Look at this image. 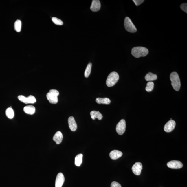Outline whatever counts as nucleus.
Masks as SVG:
<instances>
[{"mask_svg": "<svg viewBox=\"0 0 187 187\" xmlns=\"http://www.w3.org/2000/svg\"><path fill=\"white\" fill-rule=\"evenodd\" d=\"M123 153L121 151L115 150L111 152L110 156L112 159L115 160L121 157Z\"/></svg>", "mask_w": 187, "mask_h": 187, "instance_id": "nucleus-14", "label": "nucleus"}, {"mask_svg": "<svg viewBox=\"0 0 187 187\" xmlns=\"http://www.w3.org/2000/svg\"><path fill=\"white\" fill-rule=\"evenodd\" d=\"M175 126V122L173 120H171L165 124L164 127V130L166 132H170L174 129Z\"/></svg>", "mask_w": 187, "mask_h": 187, "instance_id": "nucleus-10", "label": "nucleus"}, {"mask_svg": "<svg viewBox=\"0 0 187 187\" xmlns=\"http://www.w3.org/2000/svg\"><path fill=\"white\" fill-rule=\"evenodd\" d=\"M126 122L124 119H122L118 123L116 126V131L120 135H122L126 131Z\"/></svg>", "mask_w": 187, "mask_h": 187, "instance_id": "nucleus-6", "label": "nucleus"}, {"mask_svg": "<svg viewBox=\"0 0 187 187\" xmlns=\"http://www.w3.org/2000/svg\"><path fill=\"white\" fill-rule=\"evenodd\" d=\"M111 187H122L121 185L116 182H113L111 184Z\"/></svg>", "mask_w": 187, "mask_h": 187, "instance_id": "nucleus-27", "label": "nucleus"}, {"mask_svg": "<svg viewBox=\"0 0 187 187\" xmlns=\"http://www.w3.org/2000/svg\"><path fill=\"white\" fill-rule=\"evenodd\" d=\"M96 102L99 104H109L111 103V100L107 98H97L96 99Z\"/></svg>", "mask_w": 187, "mask_h": 187, "instance_id": "nucleus-18", "label": "nucleus"}, {"mask_svg": "<svg viewBox=\"0 0 187 187\" xmlns=\"http://www.w3.org/2000/svg\"><path fill=\"white\" fill-rule=\"evenodd\" d=\"M154 86V84L153 82H148L146 87V90L147 92H151L153 90Z\"/></svg>", "mask_w": 187, "mask_h": 187, "instance_id": "nucleus-24", "label": "nucleus"}, {"mask_svg": "<svg viewBox=\"0 0 187 187\" xmlns=\"http://www.w3.org/2000/svg\"><path fill=\"white\" fill-rule=\"evenodd\" d=\"M63 136L62 133L60 131H58L56 132L54 135L53 139L56 142V144H59L62 142Z\"/></svg>", "mask_w": 187, "mask_h": 187, "instance_id": "nucleus-15", "label": "nucleus"}, {"mask_svg": "<svg viewBox=\"0 0 187 187\" xmlns=\"http://www.w3.org/2000/svg\"><path fill=\"white\" fill-rule=\"evenodd\" d=\"M124 25L125 29L128 32L134 33L136 32L137 31L135 26L132 22L131 19L128 17H126L125 19Z\"/></svg>", "mask_w": 187, "mask_h": 187, "instance_id": "nucleus-5", "label": "nucleus"}, {"mask_svg": "<svg viewBox=\"0 0 187 187\" xmlns=\"http://www.w3.org/2000/svg\"><path fill=\"white\" fill-rule=\"evenodd\" d=\"M6 114L7 117L10 119H13L14 116L13 109L10 107L7 109Z\"/></svg>", "mask_w": 187, "mask_h": 187, "instance_id": "nucleus-21", "label": "nucleus"}, {"mask_svg": "<svg viewBox=\"0 0 187 187\" xmlns=\"http://www.w3.org/2000/svg\"><path fill=\"white\" fill-rule=\"evenodd\" d=\"M171 84L175 90L179 91L181 86L180 79L178 74L175 72H172L170 76Z\"/></svg>", "mask_w": 187, "mask_h": 187, "instance_id": "nucleus-2", "label": "nucleus"}, {"mask_svg": "<svg viewBox=\"0 0 187 187\" xmlns=\"http://www.w3.org/2000/svg\"><path fill=\"white\" fill-rule=\"evenodd\" d=\"M119 76L117 73L113 72L111 73L107 77L106 84L109 87L114 86L119 80Z\"/></svg>", "mask_w": 187, "mask_h": 187, "instance_id": "nucleus-3", "label": "nucleus"}, {"mask_svg": "<svg viewBox=\"0 0 187 187\" xmlns=\"http://www.w3.org/2000/svg\"><path fill=\"white\" fill-rule=\"evenodd\" d=\"M172 120V119H170V120Z\"/></svg>", "mask_w": 187, "mask_h": 187, "instance_id": "nucleus-29", "label": "nucleus"}, {"mask_svg": "<svg viewBox=\"0 0 187 187\" xmlns=\"http://www.w3.org/2000/svg\"><path fill=\"white\" fill-rule=\"evenodd\" d=\"M91 66L92 64L91 63H89L88 64L87 67H86L85 72L84 76L86 78H88L89 76L91 71Z\"/></svg>", "mask_w": 187, "mask_h": 187, "instance_id": "nucleus-23", "label": "nucleus"}, {"mask_svg": "<svg viewBox=\"0 0 187 187\" xmlns=\"http://www.w3.org/2000/svg\"><path fill=\"white\" fill-rule=\"evenodd\" d=\"M180 8L182 10L187 13V3H183L180 6Z\"/></svg>", "mask_w": 187, "mask_h": 187, "instance_id": "nucleus-26", "label": "nucleus"}, {"mask_svg": "<svg viewBox=\"0 0 187 187\" xmlns=\"http://www.w3.org/2000/svg\"><path fill=\"white\" fill-rule=\"evenodd\" d=\"M23 110L26 113L33 115L34 114L35 111H36V108L33 105H28L24 107Z\"/></svg>", "mask_w": 187, "mask_h": 187, "instance_id": "nucleus-16", "label": "nucleus"}, {"mask_svg": "<svg viewBox=\"0 0 187 187\" xmlns=\"http://www.w3.org/2000/svg\"><path fill=\"white\" fill-rule=\"evenodd\" d=\"M65 177L64 175L61 173L58 174L56 176L55 187H62L65 182Z\"/></svg>", "mask_w": 187, "mask_h": 187, "instance_id": "nucleus-11", "label": "nucleus"}, {"mask_svg": "<svg viewBox=\"0 0 187 187\" xmlns=\"http://www.w3.org/2000/svg\"><path fill=\"white\" fill-rule=\"evenodd\" d=\"M68 123L69 126L72 131H75L77 130V123L76 122L73 116H70L68 118Z\"/></svg>", "mask_w": 187, "mask_h": 187, "instance_id": "nucleus-13", "label": "nucleus"}, {"mask_svg": "<svg viewBox=\"0 0 187 187\" xmlns=\"http://www.w3.org/2000/svg\"><path fill=\"white\" fill-rule=\"evenodd\" d=\"M148 53L149 50L148 49L142 47H134L131 50L132 55L136 58L145 56Z\"/></svg>", "mask_w": 187, "mask_h": 187, "instance_id": "nucleus-1", "label": "nucleus"}, {"mask_svg": "<svg viewBox=\"0 0 187 187\" xmlns=\"http://www.w3.org/2000/svg\"><path fill=\"white\" fill-rule=\"evenodd\" d=\"M59 95V91L56 90L52 89L47 94V98L50 103L56 104L58 102V96Z\"/></svg>", "mask_w": 187, "mask_h": 187, "instance_id": "nucleus-4", "label": "nucleus"}, {"mask_svg": "<svg viewBox=\"0 0 187 187\" xmlns=\"http://www.w3.org/2000/svg\"><path fill=\"white\" fill-rule=\"evenodd\" d=\"M18 98L20 101L25 104H34L36 102V98L32 95H30L28 97L22 95H19Z\"/></svg>", "mask_w": 187, "mask_h": 187, "instance_id": "nucleus-7", "label": "nucleus"}, {"mask_svg": "<svg viewBox=\"0 0 187 187\" xmlns=\"http://www.w3.org/2000/svg\"><path fill=\"white\" fill-rule=\"evenodd\" d=\"M157 78V75L151 73H149L146 75L145 79L147 81H152L156 80Z\"/></svg>", "mask_w": 187, "mask_h": 187, "instance_id": "nucleus-19", "label": "nucleus"}, {"mask_svg": "<svg viewBox=\"0 0 187 187\" xmlns=\"http://www.w3.org/2000/svg\"><path fill=\"white\" fill-rule=\"evenodd\" d=\"M101 7V4L99 0H93L90 9L93 12H97L99 10Z\"/></svg>", "mask_w": 187, "mask_h": 187, "instance_id": "nucleus-12", "label": "nucleus"}, {"mask_svg": "<svg viewBox=\"0 0 187 187\" xmlns=\"http://www.w3.org/2000/svg\"><path fill=\"white\" fill-rule=\"evenodd\" d=\"M142 169V165L140 162H137L132 166V172L136 175H140Z\"/></svg>", "mask_w": 187, "mask_h": 187, "instance_id": "nucleus-9", "label": "nucleus"}, {"mask_svg": "<svg viewBox=\"0 0 187 187\" xmlns=\"http://www.w3.org/2000/svg\"><path fill=\"white\" fill-rule=\"evenodd\" d=\"M133 1L135 3L136 6H138L139 5L143 3L144 1V0H133Z\"/></svg>", "mask_w": 187, "mask_h": 187, "instance_id": "nucleus-28", "label": "nucleus"}, {"mask_svg": "<svg viewBox=\"0 0 187 187\" xmlns=\"http://www.w3.org/2000/svg\"><path fill=\"white\" fill-rule=\"evenodd\" d=\"M83 155L79 154L77 155L75 158V164L77 166H80L82 163Z\"/></svg>", "mask_w": 187, "mask_h": 187, "instance_id": "nucleus-20", "label": "nucleus"}, {"mask_svg": "<svg viewBox=\"0 0 187 187\" xmlns=\"http://www.w3.org/2000/svg\"><path fill=\"white\" fill-rule=\"evenodd\" d=\"M21 27H22V22L20 20H17L15 23L14 29L17 32H19L21 31Z\"/></svg>", "mask_w": 187, "mask_h": 187, "instance_id": "nucleus-22", "label": "nucleus"}, {"mask_svg": "<svg viewBox=\"0 0 187 187\" xmlns=\"http://www.w3.org/2000/svg\"><path fill=\"white\" fill-rule=\"evenodd\" d=\"M90 114L91 119L94 120L95 118H97L99 120H101L103 118V116L99 111H93L90 112Z\"/></svg>", "mask_w": 187, "mask_h": 187, "instance_id": "nucleus-17", "label": "nucleus"}, {"mask_svg": "<svg viewBox=\"0 0 187 187\" xmlns=\"http://www.w3.org/2000/svg\"><path fill=\"white\" fill-rule=\"evenodd\" d=\"M52 20L54 24L57 25H62L63 23L60 19L56 18V17H53L52 18Z\"/></svg>", "mask_w": 187, "mask_h": 187, "instance_id": "nucleus-25", "label": "nucleus"}, {"mask_svg": "<svg viewBox=\"0 0 187 187\" xmlns=\"http://www.w3.org/2000/svg\"><path fill=\"white\" fill-rule=\"evenodd\" d=\"M167 166L173 169H179L182 168L183 164L181 162L178 160H172L167 163Z\"/></svg>", "mask_w": 187, "mask_h": 187, "instance_id": "nucleus-8", "label": "nucleus"}]
</instances>
